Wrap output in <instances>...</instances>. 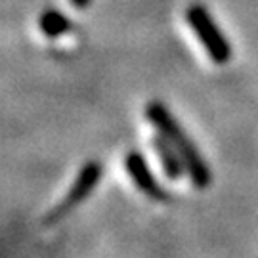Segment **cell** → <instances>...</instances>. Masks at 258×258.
Wrapping results in <instances>:
<instances>
[{
  "mask_svg": "<svg viewBox=\"0 0 258 258\" xmlns=\"http://www.w3.org/2000/svg\"><path fill=\"white\" fill-rule=\"evenodd\" d=\"M146 119L153 128L163 134L172 146L176 148V151L180 153L182 161L185 166V174L189 176L191 185L195 189H207L212 182L211 168L207 166L203 155L199 153V149L194 142L189 140L187 132L182 128V124L178 122L172 111L166 107L163 102L159 100H151L146 105Z\"/></svg>",
  "mask_w": 258,
  "mask_h": 258,
  "instance_id": "cell-1",
  "label": "cell"
},
{
  "mask_svg": "<svg viewBox=\"0 0 258 258\" xmlns=\"http://www.w3.org/2000/svg\"><path fill=\"white\" fill-rule=\"evenodd\" d=\"M185 21L189 29L194 31V35L197 37L199 44L203 46L207 52L209 59L214 65H226L233 55L230 40L226 38V35L222 33V29L218 27L216 19L211 16V12L205 8L203 4H191L185 10Z\"/></svg>",
  "mask_w": 258,
  "mask_h": 258,
  "instance_id": "cell-2",
  "label": "cell"
},
{
  "mask_svg": "<svg viewBox=\"0 0 258 258\" xmlns=\"http://www.w3.org/2000/svg\"><path fill=\"white\" fill-rule=\"evenodd\" d=\"M100 178H102V163L100 161H88V163H84L83 168L79 170L77 178H75V182L69 187L67 195H65V201L57 205L55 209H52V212L44 218V224H54L61 216H65L71 207L83 203L84 199L96 189Z\"/></svg>",
  "mask_w": 258,
  "mask_h": 258,
  "instance_id": "cell-3",
  "label": "cell"
},
{
  "mask_svg": "<svg viewBox=\"0 0 258 258\" xmlns=\"http://www.w3.org/2000/svg\"><path fill=\"white\" fill-rule=\"evenodd\" d=\"M124 168L128 172L132 184L138 187L142 194L153 199V201H165L166 191L163 189V185L157 182V178L153 176L151 168H149L146 157L140 151H128L124 155Z\"/></svg>",
  "mask_w": 258,
  "mask_h": 258,
  "instance_id": "cell-4",
  "label": "cell"
},
{
  "mask_svg": "<svg viewBox=\"0 0 258 258\" xmlns=\"http://www.w3.org/2000/svg\"><path fill=\"white\" fill-rule=\"evenodd\" d=\"M151 148L153 151L157 153L159 157V161H161V166H163V172L168 180H180L182 176L185 174V166H184V161H182V157L180 153L176 151V148L168 142V140L163 136V134H157L151 138Z\"/></svg>",
  "mask_w": 258,
  "mask_h": 258,
  "instance_id": "cell-5",
  "label": "cell"
},
{
  "mask_svg": "<svg viewBox=\"0 0 258 258\" xmlns=\"http://www.w3.org/2000/svg\"><path fill=\"white\" fill-rule=\"evenodd\" d=\"M38 27L40 31L50 38H57L65 35L69 29H71V21L67 16H63L61 12L57 10H48L42 12V16L38 18Z\"/></svg>",
  "mask_w": 258,
  "mask_h": 258,
  "instance_id": "cell-6",
  "label": "cell"
},
{
  "mask_svg": "<svg viewBox=\"0 0 258 258\" xmlns=\"http://www.w3.org/2000/svg\"><path fill=\"white\" fill-rule=\"evenodd\" d=\"M92 0H71V4H73L75 8H79V10H84V8H88V4H90Z\"/></svg>",
  "mask_w": 258,
  "mask_h": 258,
  "instance_id": "cell-7",
  "label": "cell"
}]
</instances>
